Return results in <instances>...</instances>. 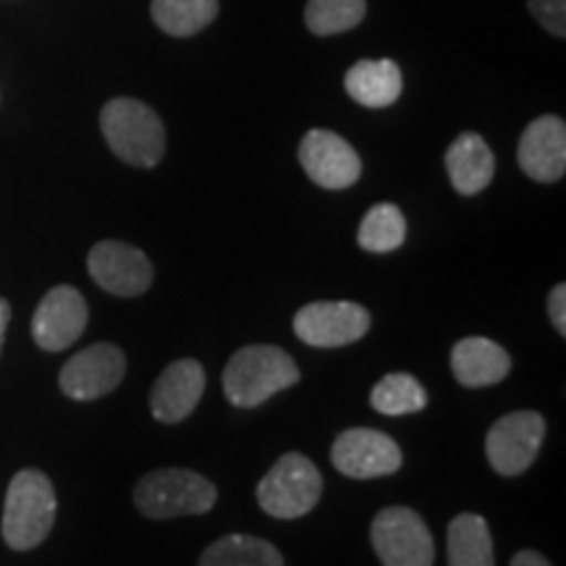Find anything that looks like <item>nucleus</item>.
<instances>
[{
    "instance_id": "f8f14e48",
    "label": "nucleus",
    "mask_w": 566,
    "mask_h": 566,
    "mask_svg": "<svg viewBox=\"0 0 566 566\" xmlns=\"http://www.w3.org/2000/svg\"><path fill=\"white\" fill-rule=\"evenodd\" d=\"M300 163L304 174L317 187L331 189V192L349 189L363 176V160H359L357 150L344 137L328 129H313L304 134L300 142Z\"/></svg>"
},
{
    "instance_id": "0eeeda50",
    "label": "nucleus",
    "mask_w": 566,
    "mask_h": 566,
    "mask_svg": "<svg viewBox=\"0 0 566 566\" xmlns=\"http://www.w3.org/2000/svg\"><path fill=\"white\" fill-rule=\"evenodd\" d=\"M546 438V420L541 412L522 409L509 412L491 424L485 436V457L493 472L504 478H516L533 467Z\"/></svg>"
},
{
    "instance_id": "39448f33",
    "label": "nucleus",
    "mask_w": 566,
    "mask_h": 566,
    "mask_svg": "<svg viewBox=\"0 0 566 566\" xmlns=\"http://www.w3.org/2000/svg\"><path fill=\"white\" fill-rule=\"evenodd\" d=\"M323 475L313 459L296 451L283 454L258 483V504L275 520H300L317 506Z\"/></svg>"
},
{
    "instance_id": "7ed1b4c3",
    "label": "nucleus",
    "mask_w": 566,
    "mask_h": 566,
    "mask_svg": "<svg viewBox=\"0 0 566 566\" xmlns=\"http://www.w3.org/2000/svg\"><path fill=\"white\" fill-rule=\"evenodd\" d=\"M108 147L134 168H155L166 155V126L150 105L134 97H116L101 113Z\"/></svg>"
},
{
    "instance_id": "6e6552de",
    "label": "nucleus",
    "mask_w": 566,
    "mask_h": 566,
    "mask_svg": "<svg viewBox=\"0 0 566 566\" xmlns=\"http://www.w3.org/2000/svg\"><path fill=\"white\" fill-rule=\"evenodd\" d=\"M370 313L357 302H310L294 315V334L317 349L349 346L370 331Z\"/></svg>"
},
{
    "instance_id": "20e7f679",
    "label": "nucleus",
    "mask_w": 566,
    "mask_h": 566,
    "mask_svg": "<svg viewBox=\"0 0 566 566\" xmlns=\"http://www.w3.org/2000/svg\"><path fill=\"white\" fill-rule=\"evenodd\" d=\"M55 488L40 470L13 475L3 506V541L13 551L38 548L55 522Z\"/></svg>"
},
{
    "instance_id": "393cba45",
    "label": "nucleus",
    "mask_w": 566,
    "mask_h": 566,
    "mask_svg": "<svg viewBox=\"0 0 566 566\" xmlns=\"http://www.w3.org/2000/svg\"><path fill=\"white\" fill-rule=\"evenodd\" d=\"M527 6L543 30L566 38V0H527Z\"/></svg>"
},
{
    "instance_id": "6ab92c4d",
    "label": "nucleus",
    "mask_w": 566,
    "mask_h": 566,
    "mask_svg": "<svg viewBox=\"0 0 566 566\" xmlns=\"http://www.w3.org/2000/svg\"><path fill=\"white\" fill-rule=\"evenodd\" d=\"M449 566H495L493 535L485 516L464 512L451 520L446 533Z\"/></svg>"
},
{
    "instance_id": "2eb2a0df",
    "label": "nucleus",
    "mask_w": 566,
    "mask_h": 566,
    "mask_svg": "<svg viewBox=\"0 0 566 566\" xmlns=\"http://www.w3.org/2000/svg\"><path fill=\"white\" fill-rule=\"evenodd\" d=\"M520 168L530 179L554 184L566 171V124L558 116H541L527 126L516 150Z\"/></svg>"
},
{
    "instance_id": "bb28decb",
    "label": "nucleus",
    "mask_w": 566,
    "mask_h": 566,
    "mask_svg": "<svg viewBox=\"0 0 566 566\" xmlns=\"http://www.w3.org/2000/svg\"><path fill=\"white\" fill-rule=\"evenodd\" d=\"M509 566H551V562L543 554H537V551L525 548L512 558V564H509Z\"/></svg>"
},
{
    "instance_id": "412c9836",
    "label": "nucleus",
    "mask_w": 566,
    "mask_h": 566,
    "mask_svg": "<svg viewBox=\"0 0 566 566\" xmlns=\"http://www.w3.org/2000/svg\"><path fill=\"white\" fill-rule=\"evenodd\" d=\"M407 239V218L394 202L373 205L359 223L357 242L365 252L388 254L399 250Z\"/></svg>"
},
{
    "instance_id": "1a4fd4ad",
    "label": "nucleus",
    "mask_w": 566,
    "mask_h": 566,
    "mask_svg": "<svg viewBox=\"0 0 566 566\" xmlns=\"http://www.w3.org/2000/svg\"><path fill=\"white\" fill-rule=\"evenodd\" d=\"M126 375V354L101 342L69 359L59 375L61 391L74 401H95L116 391Z\"/></svg>"
},
{
    "instance_id": "aec40b11",
    "label": "nucleus",
    "mask_w": 566,
    "mask_h": 566,
    "mask_svg": "<svg viewBox=\"0 0 566 566\" xmlns=\"http://www.w3.org/2000/svg\"><path fill=\"white\" fill-rule=\"evenodd\" d=\"M197 566H283V556L271 541L237 533L210 543Z\"/></svg>"
},
{
    "instance_id": "9b49d317",
    "label": "nucleus",
    "mask_w": 566,
    "mask_h": 566,
    "mask_svg": "<svg viewBox=\"0 0 566 566\" xmlns=\"http://www.w3.org/2000/svg\"><path fill=\"white\" fill-rule=\"evenodd\" d=\"M331 462L346 478L375 480L399 472L405 457L391 436L373 428H349L334 441Z\"/></svg>"
},
{
    "instance_id": "9d476101",
    "label": "nucleus",
    "mask_w": 566,
    "mask_h": 566,
    "mask_svg": "<svg viewBox=\"0 0 566 566\" xmlns=\"http://www.w3.org/2000/svg\"><path fill=\"white\" fill-rule=\"evenodd\" d=\"M87 271L103 292L124 296V300L145 294L155 279L150 258L137 247L116 242V239H105L92 247L87 254Z\"/></svg>"
},
{
    "instance_id": "a211bd4d",
    "label": "nucleus",
    "mask_w": 566,
    "mask_h": 566,
    "mask_svg": "<svg viewBox=\"0 0 566 566\" xmlns=\"http://www.w3.org/2000/svg\"><path fill=\"white\" fill-rule=\"evenodd\" d=\"M344 87L354 103L365 108H388L399 101L405 76H401L399 63L394 61H357L346 71Z\"/></svg>"
},
{
    "instance_id": "cd10ccee",
    "label": "nucleus",
    "mask_w": 566,
    "mask_h": 566,
    "mask_svg": "<svg viewBox=\"0 0 566 566\" xmlns=\"http://www.w3.org/2000/svg\"><path fill=\"white\" fill-rule=\"evenodd\" d=\"M11 323V304L9 300L0 296V354H3V344H6V331H9Z\"/></svg>"
},
{
    "instance_id": "4be33fe9",
    "label": "nucleus",
    "mask_w": 566,
    "mask_h": 566,
    "mask_svg": "<svg viewBox=\"0 0 566 566\" xmlns=\"http://www.w3.org/2000/svg\"><path fill=\"white\" fill-rule=\"evenodd\" d=\"M218 17V0H153V21L174 38L202 32Z\"/></svg>"
},
{
    "instance_id": "4468645a",
    "label": "nucleus",
    "mask_w": 566,
    "mask_h": 566,
    "mask_svg": "<svg viewBox=\"0 0 566 566\" xmlns=\"http://www.w3.org/2000/svg\"><path fill=\"white\" fill-rule=\"evenodd\" d=\"M205 394V370L197 359H176L158 375L150 391V415L163 424L187 420Z\"/></svg>"
},
{
    "instance_id": "f257e3e1",
    "label": "nucleus",
    "mask_w": 566,
    "mask_h": 566,
    "mask_svg": "<svg viewBox=\"0 0 566 566\" xmlns=\"http://www.w3.org/2000/svg\"><path fill=\"white\" fill-rule=\"evenodd\" d=\"M294 357L273 344H250L231 354L223 370V394L229 405L254 409L275 394L300 384Z\"/></svg>"
},
{
    "instance_id": "423d86ee",
    "label": "nucleus",
    "mask_w": 566,
    "mask_h": 566,
    "mask_svg": "<svg viewBox=\"0 0 566 566\" xmlns=\"http://www.w3.org/2000/svg\"><path fill=\"white\" fill-rule=\"evenodd\" d=\"M375 554L384 566H433L436 543L430 527L415 509L386 506L370 527Z\"/></svg>"
},
{
    "instance_id": "5701e85b",
    "label": "nucleus",
    "mask_w": 566,
    "mask_h": 566,
    "mask_svg": "<svg viewBox=\"0 0 566 566\" xmlns=\"http://www.w3.org/2000/svg\"><path fill=\"white\" fill-rule=\"evenodd\" d=\"M370 405L375 412L386 417L415 415L428 407V391H424V386L417 378H412V375L391 373L375 384Z\"/></svg>"
},
{
    "instance_id": "b1692460",
    "label": "nucleus",
    "mask_w": 566,
    "mask_h": 566,
    "mask_svg": "<svg viewBox=\"0 0 566 566\" xmlns=\"http://www.w3.org/2000/svg\"><path fill=\"white\" fill-rule=\"evenodd\" d=\"M365 0H307L304 24L313 34L328 38V34L354 30L365 19Z\"/></svg>"
},
{
    "instance_id": "dca6fc26",
    "label": "nucleus",
    "mask_w": 566,
    "mask_h": 566,
    "mask_svg": "<svg viewBox=\"0 0 566 566\" xmlns=\"http://www.w3.org/2000/svg\"><path fill=\"white\" fill-rule=\"evenodd\" d=\"M451 373L464 388L495 386L512 373V357L491 338L467 336L451 349Z\"/></svg>"
},
{
    "instance_id": "ddd939ff",
    "label": "nucleus",
    "mask_w": 566,
    "mask_h": 566,
    "mask_svg": "<svg viewBox=\"0 0 566 566\" xmlns=\"http://www.w3.org/2000/svg\"><path fill=\"white\" fill-rule=\"evenodd\" d=\"M90 310L74 286H55L42 296L32 315V338L40 349L63 352L84 334Z\"/></svg>"
},
{
    "instance_id": "a878e982",
    "label": "nucleus",
    "mask_w": 566,
    "mask_h": 566,
    "mask_svg": "<svg viewBox=\"0 0 566 566\" xmlns=\"http://www.w3.org/2000/svg\"><path fill=\"white\" fill-rule=\"evenodd\" d=\"M548 317L558 331V336H566V286L556 283L548 294Z\"/></svg>"
},
{
    "instance_id": "f03ea898",
    "label": "nucleus",
    "mask_w": 566,
    "mask_h": 566,
    "mask_svg": "<svg viewBox=\"0 0 566 566\" xmlns=\"http://www.w3.org/2000/svg\"><path fill=\"white\" fill-rule=\"evenodd\" d=\"M218 501V488L187 467H163L147 472L134 485V504L147 520L208 514Z\"/></svg>"
},
{
    "instance_id": "f3484780",
    "label": "nucleus",
    "mask_w": 566,
    "mask_h": 566,
    "mask_svg": "<svg viewBox=\"0 0 566 566\" xmlns=\"http://www.w3.org/2000/svg\"><path fill=\"white\" fill-rule=\"evenodd\" d=\"M446 171L459 195H480L493 181L495 158L488 142L475 132H464L446 150Z\"/></svg>"
}]
</instances>
